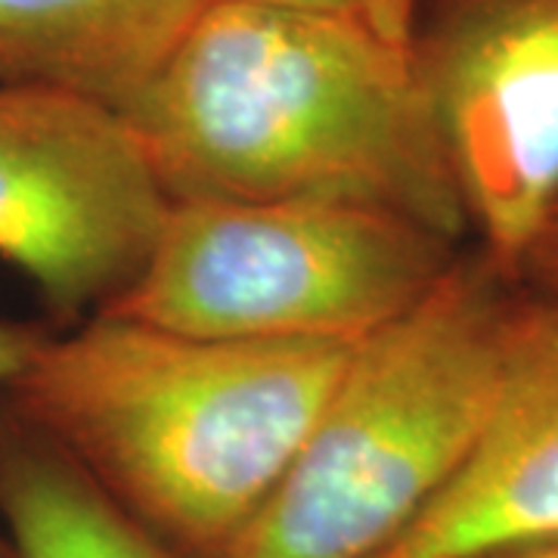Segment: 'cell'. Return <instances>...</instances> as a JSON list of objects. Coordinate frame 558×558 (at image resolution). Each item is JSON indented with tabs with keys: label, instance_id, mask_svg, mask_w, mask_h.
Here are the masks:
<instances>
[{
	"label": "cell",
	"instance_id": "cell-11",
	"mask_svg": "<svg viewBox=\"0 0 558 558\" xmlns=\"http://www.w3.org/2000/svg\"><path fill=\"white\" fill-rule=\"evenodd\" d=\"M44 336L47 332L38 326L0 319V391L20 376V369L35 354V348L44 341ZM0 558H13V549L3 537V531H0Z\"/></svg>",
	"mask_w": 558,
	"mask_h": 558
},
{
	"label": "cell",
	"instance_id": "cell-4",
	"mask_svg": "<svg viewBox=\"0 0 558 558\" xmlns=\"http://www.w3.org/2000/svg\"><path fill=\"white\" fill-rule=\"evenodd\" d=\"M469 242L348 202H168L106 311L183 336L360 344L410 314Z\"/></svg>",
	"mask_w": 558,
	"mask_h": 558
},
{
	"label": "cell",
	"instance_id": "cell-5",
	"mask_svg": "<svg viewBox=\"0 0 558 558\" xmlns=\"http://www.w3.org/2000/svg\"><path fill=\"white\" fill-rule=\"evenodd\" d=\"M403 40L469 240L512 277L558 196V0H413Z\"/></svg>",
	"mask_w": 558,
	"mask_h": 558
},
{
	"label": "cell",
	"instance_id": "cell-2",
	"mask_svg": "<svg viewBox=\"0 0 558 558\" xmlns=\"http://www.w3.org/2000/svg\"><path fill=\"white\" fill-rule=\"evenodd\" d=\"M357 344L183 336L90 314L0 395L180 558H220L292 465Z\"/></svg>",
	"mask_w": 558,
	"mask_h": 558
},
{
	"label": "cell",
	"instance_id": "cell-12",
	"mask_svg": "<svg viewBox=\"0 0 558 558\" xmlns=\"http://www.w3.org/2000/svg\"><path fill=\"white\" fill-rule=\"evenodd\" d=\"M410 7H413V0H366L363 13L376 22L381 32L403 38L407 20H410Z\"/></svg>",
	"mask_w": 558,
	"mask_h": 558
},
{
	"label": "cell",
	"instance_id": "cell-13",
	"mask_svg": "<svg viewBox=\"0 0 558 558\" xmlns=\"http://www.w3.org/2000/svg\"><path fill=\"white\" fill-rule=\"evenodd\" d=\"M462 558H558V534L556 537L521 539V543H509V546L484 549V553Z\"/></svg>",
	"mask_w": 558,
	"mask_h": 558
},
{
	"label": "cell",
	"instance_id": "cell-8",
	"mask_svg": "<svg viewBox=\"0 0 558 558\" xmlns=\"http://www.w3.org/2000/svg\"><path fill=\"white\" fill-rule=\"evenodd\" d=\"M205 0H0V87L124 116Z\"/></svg>",
	"mask_w": 558,
	"mask_h": 558
},
{
	"label": "cell",
	"instance_id": "cell-7",
	"mask_svg": "<svg viewBox=\"0 0 558 558\" xmlns=\"http://www.w3.org/2000/svg\"><path fill=\"white\" fill-rule=\"evenodd\" d=\"M558 534V301L521 292L490 418L457 478L379 558H462Z\"/></svg>",
	"mask_w": 558,
	"mask_h": 558
},
{
	"label": "cell",
	"instance_id": "cell-1",
	"mask_svg": "<svg viewBox=\"0 0 558 558\" xmlns=\"http://www.w3.org/2000/svg\"><path fill=\"white\" fill-rule=\"evenodd\" d=\"M121 119L168 202H348L472 242L407 40L363 10L205 0Z\"/></svg>",
	"mask_w": 558,
	"mask_h": 558
},
{
	"label": "cell",
	"instance_id": "cell-14",
	"mask_svg": "<svg viewBox=\"0 0 558 558\" xmlns=\"http://www.w3.org/2000/svg\"><path fill=\"white\" fill-rule=\"evenodd\" d=\"M267 7H289V10H311V13H354L363 10L366 0H248Z\"/></svg>",
	"mask_w": 558,
	"mask_h": 558
},
{
	"label": "cell",
	"instance_id": "cell-6",
	"mask_svg": "<svg viewBox=\"0 0 558 558\" xmlns=\"http://www.w3.org/2000/svg\"><path fill=\"white\" fill-rule=\"evenodd\" d=\"M168 199L119 112L0 87V260L69 326L137 277Z\"/></svg>",
	"mask_w": 558,
	"mask_h": 558
},
{
	"label": "cell",
	"instance_id": "cell-3",
	"mask_svg": "<svg viewBox=\"0 0 558 558\" xmlns=\"http://www.w3.org/2000/svg\"><path fill=\"white\" fill-rule=\"evenodd\" d=\"M521 289L469 245L360 341L292 465L220 558H379L457 478L497 403Z\"/></svg>",
	"mask_w": 558,
	"mask_h": 558
},
{
	"label": "cell",
	"instance_id": "cell-9",
	"mask_svg": "<svg viewBox=\"0 0 558 558\" xmlns=\"http://www.w3.org/2000/svg\"><path fill=\"white\" fill-rule=\"evenodd\" d=\"M0 531L13 558H180L10 407L0 416Z\"/></svg>",
	"mask_w": 558,
	"mask_h": 558
},
{
	"label": "cell",
	"instance_id": "cell-10",
	"mask_svg": "<svg viewBox=\"0 0 558 558\" xmlns=\"http://www.w3.org/2000/svg\"><path fill=\"white\" fill-rule=\"evenodd\" d=\"M512 279L531 299L558 301V196L524 245Z\"/></svg>",
	"mask_w": 558,
	"mask_h": 558
}]
</instances>
